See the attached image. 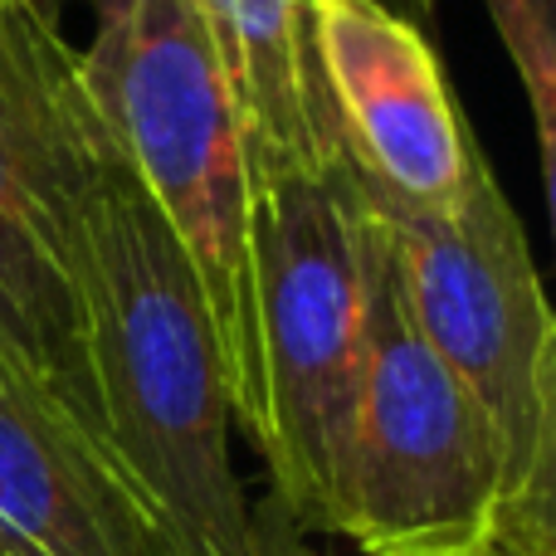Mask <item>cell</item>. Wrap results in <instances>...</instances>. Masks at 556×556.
I'll list each match as a JSON object with an SVG mask.
<instances>
[{"mask_svg":"<svg viewBox=\"0 0 556 556\" xmlns=\"http://www.w3.org/2000/svg\"><path fill=\"white\" fill-rule=\"evenodd\" d=\"M98 430L176 556H269L230 459V386L201 283L152 195L108 152L84 244Z\"/></svg>","mask_w":556,"mask_h":556,"instance_id":"cell-1","label":"cell"},{"mask_svg":"<svg viewBox=\"0 0 556 556\" xmlns=\"http://www.w3.org/2000/svg\"><path fill=\"white\" fill-rule=\"evenodd\" d=\"M84 74L123 162L152 195L201 283L235 425L260 420L250 201L254 176L230 84L195 0H132L98 25Z\"/></svg>","mask_w":556,"mask_h":556,"instance_id":"cell-2","label":"cell"},{"mask_svg":"<svg viewBox=\"0 0 556 556\" xmlns=\"http://www.w3.org/2000/svg\"><path fill=\"white\" fill-rule=\"evenodd\" d=\"M503 493L498 430L410 323L366 215V332L332 464L327 538L352 542L356 556H459L493 538Z\"/></svg>","mask_w":556,"mask_h":556,"instance_id":"cell-3","label":"cell"},{"mask_svg":"<svg viewBox=\"0 0 556 556\" xmlns=\"http://www.w3.org/2000/svg\"><path fill=\"white\" fill-rule=\"evenodd\" d=\"M260 420L250 444L283 522L327 532L332 464L366 332V211L346 162L254 181Z\"/></svg>","mask_w":556,"mask_h":556,"instance_id":"cell-4","label":"cell"},{"mask_svg":"<svg viewBox=\"0 0 556 556\" xmlns=\"http://www.w3.org/2000/svg\"><path fill=\"white\" fill-rule=\"evenodd\" d=\"M113 132L59 29L0 10V342L98 430L88 376V195Z\"/></svg>","mask_w":556,"mask_h":556,"instance_id":"cell-5","label":"cell"},{"mask_svg":"<svg viewBox=\"0 0 556 556\" xmlns=\"http://www.w3.org/2000/svg\"><path fill=\"white\" fill-rule=\"evenodd\" d=\"M362 205L391 254L410 323L493 420L513 483L532 440L538 371L556 313L508 195L479 156L469 181L434 211H391L366 195Z\"/></svg>","mask_w":556,"mask_h":556,"instance_id":"cell-6","label":"cell"},{"mask_svg":"<svg viewBox=\"0 0 556 556\" xmlns=\"http://www.w3.org/2000/svg\"><path fill=\"white\" fill-rule=\"evenodd\" d=\"M313 64L356 191L391 211L444 205L479 162L444 68L391 0H313Z\"/></svg>","mask_w":556,"mask_h":556,"instance_id":"cell-7","label":"cell"},{"mask_svg":"<svg viewBox=\"0 0 556 556\" xmlns=\"http://www.w3.org/2000/svg\"><path fill=\"white\" fill-rule=\"evenodd\" d=\"M0 556H176L113 450L0 342Z\"/></svg>","mask_w":556,"mask_h":556,"instance_id":"cell-8","label":"cell"},{"mask_svg":"<svg viewBox=\"0 0 556 556\" xmlns=\"http://www.w3.org/2000/svg\"><path fill=\"white\" fill-rule=\"evenodd\" d=\"M230 84L254 181L342 162L313 64V0H195Z\"/></svg>","mask_w":556,"mask_h":556,"instance_id":"cell-9","label":"cell"},{"mask_svg":"<svg viewBox=\"0 0 556 556\" xmlns=\"http://www.w3.org/2000/svg\"><path fill=\"white\" fill-rule=\"evenodd\" d=\"M498 532L522 556H556V327L542 352L538 371V415H532V440L513 473L498 508Z\"/></svg>","mask_w":556,"mask_h":556,"instance_id":"cell-10","label":"cell"},{"mask_svg":"<svg viewBox=\"0 0 556 556\" xmlns=\"http://www.w3.org/2000/svg\"><path fill=\"white\" fill-rule=\"evenodd\" d=\"M493 15L503 49H508L513 68L522 78L532 123H538V147H542V181H547V211H552V240H556V45L538 15L518 0H483Z\"/></svg>","mask_w":556,"mask_h":556,"instance_id":"cell-11","label":"cell"},{"mask_svg":"<svg viewBox=\"0 0 556 556\" xmlns=\"http://www.w3.org/2000/svg\"><path fill=\"white\" fill-rule=\"evenodd\" d=\"M0 10L29 15V20H39V25H49V29H59V20H64V0H0Z\"/></svg>","mask_w":556,"mask_h":556,"instance_id":"cell-12","label":"cell"},{"mask_svg":"<svg viewBox=\"0 0 556 556\" xmlns=\"http://www.w3.org/2000/svg\"><path fill=\"white\" fill-rule=\"evenodd\" d=\"M405 5L420 10V15H430V10L440 5V0H405ZM518 5H528L532 15H538L542 25H547V35H552V45H556V0H518Z\"/></svg>","mask_w":556,"mask_h":556,"instance_id":"cell-13","label":"cell"},{"mask_svg":"<svg viewBox=\"0 0 556 556\" xmlns=\"http://www.w3.org/2000/svg\"><path fill=\"white\" fill-rule=\"evenodd\" d=\"M459 556H522V552H513L508 542H503L498 532H493V538H483L479 547H469V552H459Z\"/></svg>","mask_w":556,"mask_h":556,"instance_id":"cell-14","label":"cell"},{"mask_svg":"<svg viewBox=\"0 0 556 556\" xmlns=\"http://www.w3.org/2000/svg\"><path fill=\"white\" fill-rule=\"evenodd\" d=\"M88 5H93V15H98V25H113L117 15H123L127 5H132V0H88Z\"/></svg>","mask_w":556,"mask_h":556,"instance_id":"cell-15","label":"cell"},{"mask_svg":"<svg viewBox=\"0 0 556 556\" xmlns=\"http://www.w3.org/2000/svg\"><path fill=\"white\" fill-rule=\"evenodd\" d=\"M269 556H293V552H283V547H274V542H269Z\"/></svg>","mask_w":556,"mask_h":556,"instance_id":"cell-16","label":"cell"}]
</instances>
